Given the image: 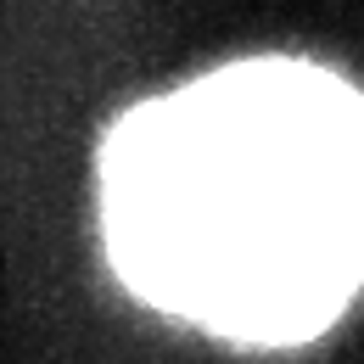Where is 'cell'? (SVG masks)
Here are the masks:
<instances>
[{"label": "cell", "instance_id": "1", "mask_svg": "<svg viewBox=\"0 0 364 364\" xmlns=\"http://www.w3.org/2000/svg\"><path fill=\"white\" fill-rule=\"evenodd\" d=\"M101 225L146 303L303 342L364 286V95L280 56L157 95L101 151Z\"/></svg>", "mask_w": 364, "mask_h": 364}]
</instances>
